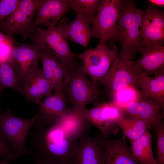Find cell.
I'll return each instance as SVG.
<instances>
[{"instance_id": "1", "label": "cell", "mask_w": 164, "mask_h": 164, "mask_svg": "<svg viewBox=\"0 0 164 164\" xmlns=\"http://www.w3.org/2000/svg\"><path fill=\"white\" fill-rule=\"evenodd\" d=\"M34 126L36 130L28 133L32 139L30 153L47 156L68 164L81 136L80 132L62 119L49 125Z\"/></svg>"}, {"instance_id": "2", "label": "cell", "mask_w": 164, "mask_h": 164, "mask_svg": "<svg viewBox=\"0 0 164 164\" xmlns=\"http://www.w3.org/2000/svg\"><path fill=\"white\" fill-rule=\"evenodd\" d=\"M143 11L133 1L121 0L119 15L111 42L119 41L121 50L119 56L133 61L142 43L141 25Z\"/></svg>"}, {"instance_id": "3", "label": "cell", "mask_w": 164, "mask_h": 164, "mask_svg": "<svg viewBox=\"0 0 164 164\" xmlns=\"http://www.w3.org/2000/svg\"><path fill=\"white\" fill-rule=\"evenodd\" d=\"M78 63L69 68V78L64 88L67 101L72 110L79 115L86 106L95 103L105 93L98 85L94 84L81 70Z\"/></svg>"}, {"instance_id": "4", "label": "cell", "mask_w": 164, "mask_h": 164, "mask_svg": "<svg viewBox=\"0 0 164 164\" xmlns=\"http://www.w3.org/2000/svg\"><path fill=\"white\" fill-rule=\"evenodd\" d=\"M143 74L135 61L118 56L97 84L103 87L111 98L118 91L129 86L137 87Z\"/></svg>"}, {"instance_id": "5", "label": "cell", "mask_w": 164, "mask_h": 164, "mask_svg": "<svg viewBox=\"0 0 164 164\" xmlns=\"http://www.w3.org/2000/svg\"><path fill=\"white\" fill-rule=\"evenodd\" d=\"M118 48L114 44L110 48L106 44H98L95 48L76 54V57L82 61L81 70L90 77L94 84L97 85L118 57Z\"/></svg>"}, {"instance_id": "6", "label": "cell", "mask_w": 164, "mask_h": 164, "mask_svg": "<svg viewBox=\"0 0 164 164\" xmlns=\"http://www.w3.org/2000/svg\"><path fill=\"white\" fill-rule=\"evenodd\" d=\"M40 1L20 0L14 12L0 24L2 33L12 38L18 34L24 39L30 37L36 28L34 17Z\"/></svg>"}, {"instance_id": "7", "label": "cell", "mask_w": 164, "mask_h": 164, "mask_svg": "<svg viewBox=\"0 0 164 164\" xmlns=\"http://www.w3.org/2000/svg\"><path fill=\"white\" fill-rule=\"evenodd\" d=\"M39 116L38 113L31 118H22L13 115L9 109L0 114V132L20 156L30 153L26 147V139Z\"/></svg>"}, {"instance_id": "8", "label": "cell", "mask_w": 164, "mask_h": 164, "mask_svg": "<svg viewBox=\"0 0 164 164\" xmlns=\"http://www.w3.org/2000/svg\"><path fill=\"white\" fill-rule=\"evenodd\" d=\"M30 37L32 44L39 49L50 51L69 68L78 63L75 60L76 54L71 51L67 40L55 27L44 29L36 27Z\"/></svg>"}, {"instance_id": "9", "label": "cell", "mask_w": 164, "mask_h": 164, "mask_svg": "<svg viewBox=\"0 0 164 164\" xmlns=\"http://www.w3.org/2000/svg\"><path fill=\"white\" fill-rule=\"evenodd\" d=\"M121 0L100 1L91 22L93 36L98 44L111 42L118 19Z\"/></svg>"}, {"instance_id": "10", "label": "cell", "mask_w": 164, "mask_h": 164, "mask_svg": "<svg viewBox=\"0 0 164 164\" xmlns=\"http://www.w3.org/2000/svg\"><path fill=\"white\" fill-rule=\"evenodd\" d=\"M80 115L99 129L106 138L116 133L117 125L125 116L123 109L112 101L104 103L90 109L84 110Z\"/></svg>"}, {"instance_id": "11", "label": "cell", "mask_w": 164, "mask_h": 164, "mask_svg": "<svg viewBox=\"0 0 164 164\" xmlns=\"http://www.w3.org/2000/svg\"><path fill=\"white\" fill-rule=\"evenodd\" d=\"M88 132L79 138L68 164H105V138L100 132L91 137Z\"/></svg>"}, {"instance_id": "12", "label": "cell", "mask_w": 164, "mask_h": 164, "mask_svg": "<svg viewBox=\"0 0 164 164\" xmlns=\"http://www.w3.org/2000/svg\"><path fill=\"white\" fill-rule=\"evenodd\" d=\"M39 49L33 44L15 45L12 63L15 68L19 82L23 84L27 77L38 71Z\"/></svg>"}, {"instance_id": "13", "label": "cell", "mask_w": 164, "mask_h": 164, "mask_svg": "<svg viewBox=\"0 0 164 164\" xmlns=\"http://www.w3.org/2000/svg\"><path fill=\"white\" fill-rule=\"evenodd\" d=\"M140 58L135 61L142 73L151 77L164 71V46L160 43L143 42Z\"/></svg>"}, {"instance_id": "14", "label": "cell", "mask_w": 164, "mask_h": 164, "mask_svg": "<svg viewBox=\"0 0 164 164\" xmlns=\"http://www.w3.org/2000/svg\"><path fill=\"white\" fill-rule=\"evenodd\" d=\"M164 104L149 98L142 97L124 109L125 116L142 120L152 128L163 121L161 110Z\"/></svg>"}, {"instance_id": "15", "label": "cell", "mask_w": 164, "mask_h": 164, "mask_svg": "<svg viewBox=\"0 0 164 164\" xmlns=\"http://www.w3.org/2000/svg\"><path fill=\"white\" fill-rule=\"evenodd\" d=\"M67 99L63 91H55L39 104V116L36 124L49 125L57 122L65 114Z\"/></svg>"}, {"instance_id": "16", "label": "cell", "mask_w": 164, "mask_h": 164, "mask_svg": "<svg viewBox=\"0 0 164 164\" xmlns=\"http://www.w3.org/2000/svg\"><path fill=\"white\" fill-rule=\"evenodd\" d=\"M143 17L141 36L143 42L164 43V12L148 3Z\"/></svg>"}, {"instance_id": "17", "label": "cell", "mask_w": 164, "mask_h": 164, "mask_svg": "<svg viewBox=\"0 0 164 164\" xmlns=\"http://www.w3.org/2000/svg\"><path fill=\"white\" fill-rule=\"evenodd\" d=\"M70 8L69 0H40L35 14L34 24L54 28Z\"/></svg>"}, {"instance_id": "18", "label": "cell", "mask_w": 164, "mask_h": 164, "mask_svg": "<svg viewBox=\"0 0 164 164\" xmlns=\"http://www.w3.org/2000/svg\"><path fill=\"white\" fill-rule=\"evenodd\" d=\"M55 28L67 40L77 43L84 47L87 45L93 36L90 24L77 16L69 23L67 18L64 17Z\"/></svg>"}, {"instance_id": "19", "label": "cell", "mask_w": 164, "mask_h": 164, "mask_svg": "<svg viewBox=\"0 0 164 164\" xmlns=\"http://www.w3.org/2000/svg\"><path fill=\"white\" fill-rule=\"evenodd\" d=\"M20 93L28 100L39 104L42 99L51 95L53 89L42 70H38L25 80Z\"/></svg>"}, {"instance_id": "20", "label": "cell", "mask_w": 164, "mask_h": 164, "mask_svg": "<svg viewBox=\"0 0 164 164\" xmlns=\"http://www.w3.org/2000/svg\"><path fill=\"white\" fill-rule=\"evenodd\" d=\"M126 137L110 140L105 138V164H138L126 142Z\"/></svg>"}, {"instance_id": "21", "label": "cell", "mask_w": 164, "mask_h": 164, "mask_svg": "<svg viewBox=\"0 0 164 164\" xmlns=\"http://www.w3.org/2000/svg\"><path fill=\"white\" fill-rule=\"evenodd\" d=\"M138 87L144 97L164 104V71L153 77L143 75Z\"/></svg>"}, {"instance_id": "22", "label": "cell", "mask_w": 164, "mask_h": 164, "mask_svg": "<svg viewBox=\"0 0 164 164\" xmlns=\"http://www.w3.org/2000/svg\"><path fill=\"white\" fill-rule=\"evenodd\" d=\"M132 153L138 164H158L152 149V138L148 131L131 143Z\"/></svg>"}, {"instance_id": "23", "label": "cell", "mask_w": 164, "mask_h": 164, "mask_svg": "<svg viewBox=\"0 0 164 164\" xmlns=\"http://www.w3.org/2000/svg\"><path fill=\"white\" fill-rule=\"evenodd\" d=\"M122 130L123 135L128 138L130 143L139 138L149 129L150 125L141 119L124 116L117 125Z\"/></svg>"}, {"instance_id": "24", "label": "cell", "mask_w": 164, "mask_h": 164, "mask_svg": "<svg viewBox=\"0 0 164 164\" xmlns=\"http://www.w3.org/2000/svg\"><path fill=\"white\" fill-rule=\"evenodd\" d=\"M100 0H69L70 8L76 16L91 23L96 14Z\"/></svg>"}, {"instance_id": "25", "label": "cell", "mask_w": 164, "mask_h": 164, "mask_svg": "<svg viewBox=\"0 0 164 164\" xmlns=\"http://www.w3.org/2000/svg\"><path fill=\"white\" fill-rule=\"evenodd\" d=\"M10 88L21 93L22 87L19 86L18 77L12 62L0 64V90Z\"/></svg>"}, {"instance_id": "26", "label": "cell", "mask_w": 164, "mask_h": 164, "mask_svg": "<svg viewBox=\"0 0 164 164\" xmlns=\"http://www.w3.org/2000/svg\"><path fill=\"white\" fill-rule=\"evenodd\" d=\"M39 54L42 65L41 69L54 90L53 74L60 61L50 51L46 50L39 49Z\"/></svg>"}, {"instance_id": "27", "label": "cell", "mask_w": 164, "mask_h": 164, "mask_svg": "<svg viewBox=\"0 0 164 164\" xmlns=\"http://www.w3.org/2000/svg\"><path fill=\"white\" fill-rule=\"evenodd\" d=\"M142 96L143 93L138 87L129 86L116 93L111 99L114 104L124 110L130 103Z\"/></svg>"}, {"instance_id": "28", "label": "cell", "mask_w": 164, "mask_h": 164, "mask_svg": "<svg viewBox=\"0 0 164 164\" xmlns=\"http://www.w3.org/2000/svg\"><path fill=\"white\" fill-rule=\"evenodd\" d=\"M153 128L156 143V160L159 164H164V124L163 121Z\"/></svg>"}, {"instance_id": "29", "label": "cell", "mask_w": 164, "mask_h": 164, "mask_svg": "<svg viewBox=\"0 0 164 164\" xmlns=\"http://www.w3.org/2000/svg\"><path fill=\"white\" fill-rule=\"evenodd\" d=\"M20 156L12 144L0 132V157L14 159Z\"/></svg>"}, {"instance_id": "30", "label": "cell", "mask_w": 164, "mask_h": 164, "mask_svg": "<svg viewBox=\"0 0 164 164\" xmlns=\"http://www.w3.org/2000/svg\"><path fill=\"white\" fill-rule=\"evenodd\" d=\"M20 0H0V24L17 8Z\"/></svg>"}, {"instance_id": "31", "label": "cell", "mask_w": 164, "mask_h": 164, "mask_svg": "<svg viewBox=\"0 0 164 164\" xmlns=\"http://www.w3.org/2000/svg\"><path fill=\"white\" fill-rule=\"evenodd\" d=\"M15 43H0V64L12 62Z\"/></svg>"}, {"instance_id": "32", "label": "cell", "mask_w": 164, "mask_h": 164, "mask_svg": "<svg viewBox=\"0 0 164 164\" xmlns=\"http://www.w3.org/2000/svg\"><path fill=\"white\" fill-rule=\"evenodd\" d=\"M32 154L34 156L35 164H65L47 156Z\"/></svg>"}, {"instance_id": "33", "label": "cell", "mask_w": 164, "mask_h": 164, "mask_svg": "<svg viewBox=\"0 0 164 164\" xmlns=\"http://www.w3.org/2000/svg\"><path fill=\"white\" fill-rule=\"evenodd\" d=\"M15 43V42L13 38L3 33L0 32V43Z\"/></svg>"}, {"instance_id": "34", "label": "cell", "mask_w": 164, "mask_h": 164, "mask_svg": "<svg viewBox=\"0 0 164 164\" xmlns=\"http://www.w3.org/2000/svg\"><path fill=\"white\" fill-rule=\"evenodd\" d=\"M148 2L155 7H163L164 6V0H149Z\"/></svg>"}, {"instance_id": "35", "label": "cell", "mask_w": 164, "mask_h": 164, "mask_svg": "<svg viewBox=\"0 0 164 164\" xmlns=\"http://www.w3.org/2000/svg\"><path fill=\"white\" fill-rule=\"evenodd\" d=\"M14 159L12 158H5L3 160L0 161V164H8L12 160Z\"/></svg>"}, {"instance_id": "36", "label": "cell", "mask_w": 164, "mask_h": 164, "mask_svg": "<svg viewBox=\"0 0 164 164\" xmlns=\"http://www.w3.org/2000/svg\"><path fill=\"white\" fill-rule=\"evenodd\" d=\"M2 91H1V90H0V94H1V92H2Z\"/></svg>"}, {"instance_id": "37", "label": "cell", "mask_w": 164, "mask_h": 164, "mask_svg": "<svg viewBox=\"0 0 164 164\" xmlns=\"http://www.w3.org/2000/svg\"></svg>"}]
</instances>
